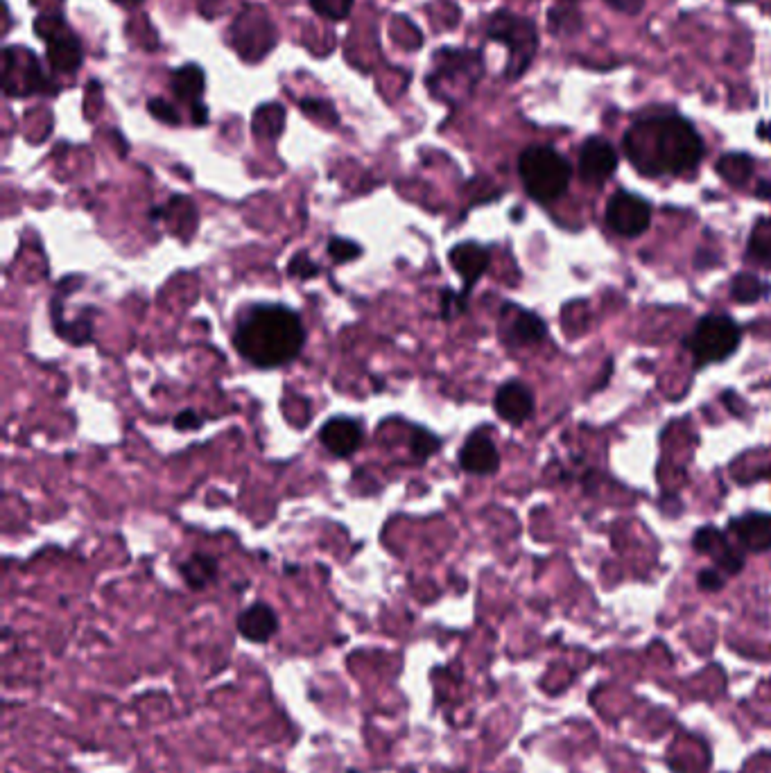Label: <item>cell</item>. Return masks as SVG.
I'll return each instance as SVG.
<instances>
[{"label": "cell", "mask_w": 771, "mask_h": 773, "mask_svg": "<svg viewBox=\"0 0 771 773\" xmlns=\"http://www.w3.org/2000/svg\"><path fill=\"white\" fill-rule=\"evenodd\" d=\"M629 161L643 175H688L704 159V141L688 120L667 116L638 123L625 136Z\"/></svg>", "instance_id": "6da1fadb"}, {"label": "cell", "mask_w": 771, "mask_h": 773, "mask_svg": "<svg viewBox=\"0 0 771 773\" xmlns=\"http://www.w3.org/2000/svg\"><path fill=\"white\" fill-rule=\"evenodd\" d=\"M233 344L258 369H276L292 362L306 344V328L297 312L281 303H258L242 312Z\"/></svg>", "instance_id": "7a4b0ae2"}, {"label": "cell", "mask_w": 771, "mask_h": 773, "mask_svg": "<svg viewBox=\"0 0 771 773\" xmlns=\"http://www.w3.org/2000/svg\"><path fill=\"white\" fill-rule=\"evenodd\" d=\"M518 175L527 195L541 204H550L568 190L570 163L552 147H530L518 159Z\"/></svg>", "instance_id": "3957f363"}, {"label": "cell", "mask_w": 771, "mask_h": 773, "mask_svg": "<svg viewBox=\"0 0 771 773\" xmlns=\"http://www.w3.org/2000/svg\"><path fill=\"white\" fill-rule=\"evenodd\" d=\"M742 342V330L731 317L706 315L690 335V351L697 367L713 362H724L738 351Z\"/></svg>", "instance_id": "277c9868"}, {"label": "cell", "mask_w": 771, "mask_h": 773, "mask_svg": "<svg viewBox=\"0 0 771 773\" xmlns=\"http://www.w3.org/2000/svg\"><path fill=\"white\" fill-rule=\"evenodd\" d=\"M489 39L505 43L509 48V77H518L530 66L536 50V28L532 21L511 12H496L489 21Z\"/></svg>", "instance_id": "5b68a950"}, {"label": "cell", "mask_w": 771, "mask_h": 773, "mask_svg": "<svg viewBox=\"0 0 771 773\" xmlns=\"http://www.w3.org/2000/svg\"><path fill=\"white\" fill-rule=\"evenodd\" d=\"M34 32L46 41L48 62L57 73H75L82 66V43L59 16H39Z\"/></svg>", "instance_id": "8992f818"}, {"label": "cell", "mask_w": 771, "mask_h": 773, "mask_svg": "<svg viewBox=\"0 0 771 773\" xmlns=\"http://www.w3.org/2000/svg\"><path fill=\"white\" fill-rule=\"evenodd\" d=\"M5 91L7 95H30L34 91L53 93V84L43 75L37 59L30 55V50H5Z\"/></svg>", "instance_id": "52a82bcc"}, {"label": "cell", "mask_w": 771, "mask_h": 773, "mask_svg": "<svg viewBox=\"0 0 771 773\" xmlns=\"http://www.w3.org/2000/svg\"><path fill=\"white\" fill-rule=\"evenodd\" d=\"M649 222H652V206L638 195L615 193L606 206V224L625 238L643 236Z\"/></svg>", "instance_id": "ba28073f"}, {"label": "cell", "mask_w": 771, "mask_h": 773, "mask_svg": "<svg viewBox=\"0 0 771 773\" xmlns=\"http://www.w3.org/2000/svg\"><path fill=\"white\" fill-rule=\"evenodd\" d=\"M233 43L249 62H258L274 46V25L263 10H247L233 25Z\"/></svg>", "instance_id": "9c48e42d"}, {"label": "cell", "mask_w": 771, "mask_h": 773, "mask_svg": "<svg viewBox=\"0 0 771 773\" xmlns=\"http://www.w3.org/2000/svg\"><path fill=\"white\" fill-rule=\"evenodd\" d=\"M692 545L699 554H706V557L713 559L715 566L724 572V575H740L744 568V554L733 547L726 538L724 532H719L715 527H701L699 532L692 538Z\"/></svg>", "instance_id": "30bf717a"}, {"label": "cell", "mask_w": 771, "mask_h": 773, "mask_svg": "<svg viewBox=\"0 0 771 773\" xmlns=\"http://www.w3.org/2000/svg\"><path fill=\"white\" fill-rule=\"evenodd\" d=\"M618 170V152L604 138H588L579 152V175L586 184L600 186Z\"/></svg>", "instance_id": "8fae6325"}, {"label": "cell", "mask_w": 771, "mask_h": 773, "mask_svg": "<svg viewBox=\"0 0 771 773\" xmlns=\"http://www.w3.org/2000/svg\"><path fill=\"white\" fill-rule=\"evenodd\" d=\"M448 260H450V267L462 276L464 294L469 297L473 285L478 283L482 279V274L489 269L491 254L487 247L478 245V242H459L457 247L450 249Z\"/></svg>", "instance_id": "7c38bea8"}, {"label": "cell", "mask_w": 771, "mask_h": 773, "mask_svg": "<svg viewBox=\"0 0 771 773\" xmlns=\"http://www.w3.org/2000/svg\"><path fill=\"white\" fill-rule=\"evenodd\" d=\"M493 407H496L500 419L511 425H521L534 414V396L523 382L511 380L498 389Z\"/></svg>", "instance_id": "4fadbf2b"}, {"label": "cell", "mask_w": 771, "mask_h": 773, "mask_svg": "<svg viewBox=\"0 0 771 773\" xmlns=\"http://www.w3.org/2000/svg\"><path fill=\"white\" fill-rule=\"evenodd\" d=\"M319 441L335 457H351L362 446V428L349 416H335L319 430Z\"/></svg>", "instance_id": "5bb4252c"}, {"label": "cell", "mask_w": 771, "mask_h": 773, "mask_svg": "<svg viewBox=\"0 0 771 773\" xmlns=\"http://www.w3.org/2000/svg\"><path fill=\"white\" fill-rule=\"evenodd\" d=\"M729 529L747 552L762 554L771 550V514L751 511V514L733 518Z\"/></svg>", "instance_id": "9a60e30c"}, {"label": "cell", "mask_w": 771, "mask_h": 773, "mask_svg": "<svg viewBox=\"0 0 771 773\" xmlns=\"http://www.w3.org/2000/svg\"><path fill=\"white\" fill-rule=\"evenodd\" d=\"M459 466L473 475H493L500 468L498 448L487 434H471L459 450Z\"/></svg>", "instance_id": "2e32d148"}, {"label": "cell", "mask_w": 771, "mask_h": 773, "mask_svg": "<svg viewBox=\"0 0 771 773\" xmlns=\"http://www.w3.org/2000/svg\"><path fill=\"white\" fill-rule=\"evenodd\" d=\"M238 633L249 642H267L279 631V615L263 602H258L238 615Z\"/></svg>", "instance_id": "e0dca14e"}, {"label": "cell", "mask_w": 771, "mask_h": 773, "mask_svg": "<svg viewBox=\"0 0 771 773\" xmlns=\"http://www.w3.org/2000/svg\"><path fill=\"white\" fill-rule=\"evenodd\" d=\"M53 328H55V333L62 337V340H66L68 344L82 346V344H89L93 340V321L89 317H80L75 321L64 319L62 297L53 299Z\"/></svg>", "instance_id": "ac0fdd59"}, {"label": "cell", "mask_w": 771, "mask_h": 773, "mask_svg": "<svg viewBox=\"0 0 771 773\" xmlns=\"http://www.w3.org/2000/svg\"><path fill=\"white\" fill-rule=\"evenodd\" d=\"M170 86H172V93H175L181 102H186L193 107V104L199 102V98L204 95V86H206L204 71L197 64L181 66L172 73Z\"/></svg>", "instance_id": "d6986e66"}, {"label": "cell", "mask_w": 771, "mask_h": 773, "mask_svg": "<svg viewBox=\"0 0 771 773\" xmlns=\"http://www.w3.org/2000/svg\"><path fill=\"white\" fill-rule=\"evenodd\" d=\"M285 127V109L281 104H263L254 111V118H251V132L254 136L263 138V141H276L283 134Z\"/></svg>", "instance_id": "ffe728a7"}, {"label": "cell", "mask_w": 771, "mask_h": 773, "mask_svg": "<svg viewBox=\"0 0 771 773\" xmlns=\"http://www.w3.org/2000/svg\"><path fill=\"white\" fill-rule=\"evenodd\" d=\"M181 577H184L186 584L193 590H202L209 584H213L218 579V561L213 557H206V554H195L188 561L181 563Z\"/></svg>", "instance_id": "44dd1931"}, {"label": "cell", "mask_w": 771, "mask_h": 773, "mask_svg": "<svg viewBox=\"0 0 771 773\" xmlns=\"http://www.w3.org/2000/svg\"><path fill=\"white\" fill-rule=\"evenodd\" d=\"M717 175L722 177L726 184L731 186H744L753 175V159L742 152L724 154L717 161Z\"/></svg>", "instance_id": "7402d4cb"}, {"label": "cell", "mask_w": 771, "mask_h": 773, "mask_svg": "<svg viewBox=\"0 0 771 773\" xmlns=\"http://www.w3.org/2000/svg\"><path fill=\"white\" fill-rule=\"evenodd\" d=\"M548 335V326L545 321L534 315V312H518L514 324H511V337L518 344H536Z\"/></svg>", "instance_id": "603a6c76"}, {"label": "cell", "mask_w": 771, "mask_h": 773, "mask_svg": "<svg viewBox=\"0 0 771 773\" xmlns=\"http://www.w3.org/2000/svg\"><path fill=\"white\" fill-rule=\"evenodd\" d=\"M771 292V285L753 274H738L731 285V294L738 303H756Z\"/></svg>", "instance_id": "cb8c5ba5"}, {"label": "cell", "mask_w": 771, "mask_h": 773, "mask_svg": "<svg viewBox=\"0 0 771 773\" xmlns=\"http://www.w3.org/2000/svg\"><path fill=\"white\" fill-rule=\"evenodd\" d=\"M749 256L760 267L771 269V220H760L749 236Z\"/></svg>", "instance_id": "d4e9b609"}, {"label": "cell", "mask_w": 771, "mask_h": 773, "mask_svg": "<svg viewBox=\"0 0 771 773\" xmlns=\"http://www.w3.org/2000/svg\"><path fill=\"white\" fill-rule=\"evenodd\" d=\"M355 0H310V7L324 19L344 21L349 19Z\"/></svg>", "instance_id": "484cf974"}, {"label": "cell", "mask_w": 771, "mask_h": 773, "mask_svg": "<svg viewBox=\"0 0 771 773\" xmlns=\"http://www.w3.org/2000/svg\"><path fill=\"white\" fill-rule=\"evenodd\" d=\"M301 111L308 118L317 120L319 125H335L337 123V114H335L333 104L326 102V100H315V98L301 100Z\"/></svg>", "instance_id": "4316f807"}, {"label": "cell", "mask_w": 771, "mask_h": 773, "mask_svg": "<svg viewBox=\"0 0 771 773\" xmlns=\"http://www.w3.org/2000/svg\"><path fill=\"white\" fill-rule=\"evenodd\" d=\"M412 455L419 459V462H423V459H428L430 455H435L439 450V439L435 437V434L428 432L426 428H417L412 432Z\"/></svg>", "instance_id": "83f0119b"}, {"label": "cell", "mask_w": 771, "mask_h": 773, "mask_svg": "<svg viewBox=\"0 0 771 773\" xmlns=\"http://www.w3.org/2000/svg\"><path fill=\"white\" fill-rule=\"evenodd\" d=\"M362 254V247L353 240H344V238H331L328 242V256H331L337 265L342 263H351Z\"/></svg>", "instance_id": "f1b7e54d"}, {"label": "cell", "mask_w": 771, "mask_h": 773, "mask_svg": "<svg viewBox=\"0 0 771 773\" xmlns=\"http://www.w3.org/2000/svg\"><path fill=\"white\" fill-rule=\"evenodd\" d=\"M288 274L294 276V279H301V281L315 279V276L319 274V265L308 254H303L301 251V254L292 256L290 265H288Z\"/></svg>", "instance_id": "f546056e"}, {"label": "cell", "mask_w": 771, "mask_h": 773, "mask_svg": "<svg viewBox=\"0 0 771 773\" xmlns=\"http://www.w3.org/2000/svg\"><path fill=\"white\" fill-rule=\"evenodd\" d=\"M466 308V294H457L453 290H444L441 292V315L444 319H453L459 312H464Z\"/></svg>", "instance_id": "4dcf8cb0"}, {"label": "cell", "mask_w": 771, "mask_h": 773, "mask_svg": "<svg viewBox=\"0 0 771 773\" xmlns=\"http://www.w3.org/2000/svg\"><path fill=\"white\" fill-rule=\"evenodd\" d=\"M147 109H150V114L157 120H161V123L179 125V114L170 102L161 100V98H152L150 102H147Z\"/></svg>", "instance_id": "1f68e13d"}, {"label": "cell", "mask_w": 771, "mask_h": 773, "mask_svg": "<svg viewBox=\"0 0 771 773\" xmlns=\"http://www.w3.org/2000/svg\"><path fill=\"white\" fill-rule=\"evenodd\" d=\"M697 584L701 590H706V593H717V590L724 588V572L719 568L701 570L697 577Z\"/></svg>", "instance_id": "d6a6232c"}, {"label": "cell", "mask_w": 771, "mask_h": 773, "mask_svg": "<svg viewBox=\"0 0 771 773\" xmlns=\"http://www.w3.org/2000/svg\"><path fill=\"white\" fill-rule=\"evenodd\" d=\"M175 428L177 430H197L202 428V419L193 412V410H186L175 416Z\"/></svg>", "instance_id": "836d02e7"}, {"label": "cell", "mask_w": 771, "mask_h": 773, "mask_svg": "<svg viewBox=\"0 0 771 773\" xmlns=\"http://www.w3.org/2000/svg\"><path fill=\"white\" fill-rule=\"evenodd\" d=\"M613 10H618L622 14H629V16H636L640 10H643L645 0H606Z\"/></svg>", "instance_id": "e575fe53"}, {"label": "cell", "mask_w": 771, "mask_h": 773, "mask_svg": "<svg viewBox=\"0 0 771 773\" xmlns=\"http://www.w3.org/2000/svg\"><path fill=\"white\" fill-rule=\"evenodd\" d=\"M190 116H193V125H197V127H204L206 123H209V109H206V104L202 100L195 102L193 107H190Z\"/></svg>", "instance_id": "d590c367"}, {"label": "cell", "mask_w": 771, "mask_h": 773, "mask_svg": "<svg viewBox=\"0 0 771 773\" xmlns=\"http://www.w3.org/2000/svg\"><path fill=\"white\" fill-rule=\"evenodd\" d=\"M756 197L758 199H771V181H760L756 186Z\"/></svg>", "instance_id": "8d00e7d4"}, {"label": "cell", "mask_w": 771, "mask_h": 773, "mask_svg": "<svg viewBox=\"0 0 771 773\" xmlns=\"http://www.w3.org/2000/svg\"><path fill=\"white\" fill-rule=\"evenodd\" d=\"M114 3L123 5V7H136V5H141L143 0H114Z\"/></svg>", "instance_id": "74e56055"}, {"label": "cell", "mask_w": 771, "mask_h": 773, "mask_svg": "<svg viewBox=\"0 0 771 773\" xmlns=\"http://www.w3.org/2000/svg\"><path fill=\"white\" fill-rule=\"evenodd\" d=\"M731 3H749V0H731Z\"/></svg>", "instance_id": "f35d334b"}, {"label": "cell", "mask_w": 771, "mask_h": 773, "mask_svg": "<svg viewBox=\"0 0 771 773\" xmlns=\"http://www.w3.org/2000/svg\"><path fill=\"white\" fill-rule=\"evenodd\" d=\"M566 3H577V0H566Z\"/></svg>", "instance_id": "ab89813d"}]
</instances>
